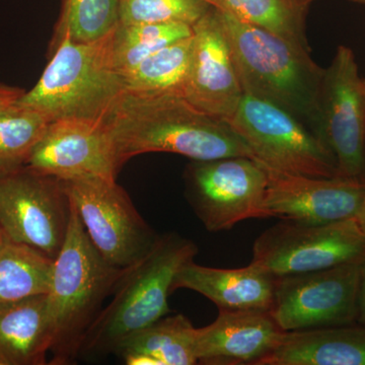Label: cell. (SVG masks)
I'll list each match as a JSON object with an SVG mask.
<instances>
[{"label": "cell", "instance_id": "6da1fadb", "mask_svg": "<svg viewBox=\"0 0 365 365\" xmlns=\"http://www.w3.org/2000/svg\"><path fill=\"white\" fill-rule=\"evenodd\" d=\"M104 123L121 168L150 153H176L197 162L253 158L230 124L197 109L180 93L123 91Z\"/></svg>", "mask_w": 365, "mask_h": 365}, {"label": "cell", "instance_id": "7a4b0ae2", "mask_svg": "<svg viewBox=\"0 0 365 365\" xmlns=\"http://www.w3.org/2000/svg\"><path fill=\"white\" fill-rule=\"evenodd\" d=\"M244 95L278 106L318 138L319 97L325 68L311 51L220 11ZM319 139V138H318Z\"/></svg>", "mask_w": 365, "mask_h": 365}, {"label": "cell", "instance_id": "3957f363", "mask_svg": "<svg viewBox=\"0 0 365 365\" xmlns=\"http://www.w3.org/2000/svg\"><path fill=\"white\" fill-rule=\"evenodd\" d=\"M125 271L98 253L71 203L66 241L53 261L46 294L54 333L49 364H71L78 359L86 334Z\"/></svg>", "mask_w": 365, "mask_h": 365}, {"label": "cell", "instance_id": "277c9868", "mask_svg": "<svg viewBox=\"0 0 365 365\" xmlns=\"http://www.w3.org/2000/svg\"><path fill=\"white\" fill-rule=\"evenodd\" d=\"M197 254L198 247L187 237L177 232L160 235L155 248L126 269L113 292L112 302L86 334L78 357L115 354L127 338L172 313L168 299L174 281Z\"/></svg>", "mask_w": 365, "mask_h": 365}, {"label": "cell", "instance_id": "5b68a950", "mask_svg": "<svg viewBox=\"0 0 365 365\" xmlns=\"http://www.w3.org/2000/svg\"><path fill=\"white\" fill-rule=\"evenodd\" d=\"M56 43L39 81L16 103L37 110L51 122H104L124 91L110 60V33L91 42H78L63 34L57 36Z\"/></svg>", "mask_w": 365, "mask_h": 365}, {"label": "cell", "instance_id": "8992f818", "mask_svg": "<svg viewBox=\"0 0 365 365\" xmlns=\"http://www.w3.org/2000/svg\"><path fill=\"white\" fill-rule=\"evenodd\" d=\"M227 123L264 167L314 178H336L335 158L297 118L278 106L242 96Z\"/></svg>", "mask_w": 365, "mask_h": 365}, {"label": "cell", "instance_id": "52a82bcc", "mask_svg": "<svg viewBox=\"0 0 365 365\" xmlns=\"http://www.w3.org/2000/svg\"><path fill=\"white\" fill-rule=\"evenodd\" d=\"M88 239L110 265L130 268L155 248L160 235L143 220L116 181H62Z\"/></svg>", "mask_w": 365, "mask_h": 365}, {"label": "cell", "instance_id": "ba28073f", "mask_svg": "<svg viewBox=\"0 0 365 365\" xmlns=\"http://www.w3.org/2000/svg\"><path fill=\"white\" fill-rule=\"evenodd\" d=\"M364 259L365 232L352 217L326 225L281 220L257 237L252 262L281 277Z\"/></svg>", "mask_w": 365, "mask_h": 365}, {"label": "cell", "instance_id": "9c48e42d", "mask_svg": "<svg viewBox=\"0 0 365 365\" xmlns=\"http://www.w3.org/2000/svg\"><path fill=\"white\" fill-rule=\"evenodd\" d=\"M71 215L61 180L28 167L0 175V228L9 241L54 260L66 241Z\"/></svg>", "mask_w": 365, "mask_h": 365}, {"label": "cell", "instance_id": "30bf717a", "mask_svg": "<svg viewBox=\"0 0 365 365\" xmlns=\"http://www.w3.org/2000/svg\"><path fill=\"white\" fill-rule=\"evenodd\" d=\"M267 173L246 157L197 162L186 174V198L206 230H232L251 218H268L264 207Z\"/></svg>", "mask_w": 365, "mask_h": 365}, {"label": "cell", "instance_id": "8fae6325", "mask_svg": "<svg viewBox=\"0 0 365 365\" xmlns=\"http://www.w3.org/2000/svg\"><path fill=\"white\" fill-rule=\"evenodd\" d=\"M364 262L276 277L271 314L287 332L357 324V294Z\"/></svg>", "mask_w": 365, "mask_h": 365}, {"label": "cell", "instance_id": "7c38bea8", "mask_svg": "<svg viewBox=\"0 0 365 365\" xmlns=\"http://www.w3.org/2000/svg\"><path fill=\"white\" fill-rule=\"evenodd\" d=\"M318 138L341 178L365 179V93L354 53L339 46L325 68L319 97Z\"/></svg>", "mask_w": 365, "mask_h": 365}, {"label": "cell", "instance_id": "4fadbf2b", "mask_svg": "<svg viewBox=\"0 0 365 365\" xmlns=\"http://www.w3.org/2000/svg\"><path fill=\"white\" fill-rule=\"evenodd\" d=\"M25 167L67 181H116L120 167L111 134L104 122L85 119L52 121Z\"/></svg>", "mask_w": 365, "mask_h": 365}, {"label": "cell", "instance_id": "5bb4252c", "mask_svg": "<svg viewBox=\"0 0 365 365\" xmlns=\"http://www.w3.org/2000/svg\"><path fill=\"white\" fill-rule=\"evenodd\" d=\"M193 49L182 97L227 122L234 117L242 91L220 9L211 6L193 26Z\"/></svg>", "mask_w": 365, "mask_h": 365}, {"label": "cell", "instance_id": "9a60e30c", "mask_svg": "<svg viewBox=\"0 0 365 365\" xmlns=\"http://www.w3.org/2000/svg\"><path fill=\"white\" fill-rule=\"evenodd\" d=\"M264 168L267 173L264 199L267 217L326 225L359 215L364 182L341 177L302 176Z\"/></svg>", "mask_w": 365, "mask_h": 365}, {"label": "cell", "instance_id": "2e32d148", "mask_svg": "<svg viewBox=\"0 0 365 365\" xmlns=\"http://www.w3.org/2000/svg\"><path fill=\"white\" fill-rule=\"evenodd\" d=\"M218 311L213 323L196 329L198 364L259 365L279 346L287 333L270 311Z\"/></svg>", "mask_w": 365, "mask_h": 365}, {"label": "cell", "instance_id": "e0dca14e", "mask_svg": "<svg viewBox=\"0 0 365 365\" xmlns=\"http://www.w3.org/2000/svg\"><path fill=\"white\" fill-rule=\"evenodd\" d=\"M276 277L267 269L251 262L244 268L205 267L191 261L182 267L173 292L185 288L211 300L218 309L270 311Z\"/></svg>", "mask_w": 365, "mask_h": 365}, {"label": "cell", "instance_id": "ac0fdd59", "mask_svg": "<svg viewBox=\"0 0 365 365\" xmlns=\"http://www.w3.org/2000/svg\"><path fill=\"white\" fill-rule=\"evenodd\" d=\"M259 365H365V327L289 331Z\"/></svg>", "mask_w": 365, "mask_h": 365}, {"label": "cell", "instance_id": "d6986e66", "mask_svg": "<svg viewBox=\"0 0 365 365\" xmlns=\"http://www.w3.org/2000/svg\"><path fill=\"white\" fill-rule=\"evenodd\" d=\"M47 295L0 304V365H44L53 343Z\"/></svg>", "mask_w": 365, "mask_h": 365}, {"label": "cell", "instance_id": "ffe728a7", "mask_svg": "<svg viewBox=\"0 0 365 365\" xmlns=\"http://www.w3.org/2000/svg\"><path fill=\"white\" fill-rule=\"evenodd\" d=\"M196 329L184 314H168L124 340L115 355L128 365L198 364Z\"/></svg>", "mask_w": 365, "mask_h": 365}, {"label": "cell", "instance_id": "44dd1931", "mask_svg": "<svg viewBox=\"0 0 365 365\" xmlns=\"http://www.w3.org/2000/svg\"><path fill=\"white\" fill-rule=\"evenodd\" d=\"M193 35L153 53L129 71L121 72L124 91L175 93L182 96L188 76Z\"/></svg>", "mask_w": 365, "mask_h": 365}, {"label": "cell", "instance_id": "7402d4cb", "mask_svg": "<svg viewBox=\"0 0 365 365\" xmlns=\"http://www.w3.org/2000/svg\"><path fill=\"white\" fill-rule=\"evenodd\" d=\"M53 261L38 250L6 239L0 248V304L47 294Z\"/></svg>", "mask_w": 365, "mask_h": 365}, {"label": "cell", "instance_id": "603a6c76", "mask_svg": "<svg viewBox=\"0 0 365 365\" xmlns=\"http://www.w3.org/2000/svg\"><path fill=\"white\" fill-rule=\"evenodd\" d=\"M193 35L191 25L180 21L119 25L110 33V60L118 73L129 71L146 57Z\"/></svg>", "mask_w": 365, "mask_h": 365}, {"label": "cell", "instance_id": "cb8c5ba5", "mask_svg": "<svg viewBox=\"0 0 365 365\" xmlns=\"http://www.w3.org/2000/svg\"><path fill=\"white\" fill-rule=\"evenodd\" d=\"M50 123L42 113L16 102L0 108V175L25 167Z\"/></svg>", "mask_w": 365, "mask_h": 365}, {"label": "cell", "instance_id": "d4e9b609", "mask_svg": "<svg viewBox=\"0 0 365 365\" xmlns=\"http://www.w3.org/2000/svg\"><path fill=\"white\" fill-rule=\"evenodd\" d=\"M240 20L260 26L311 51L306 33L307 11L294 0H222Z\"/></svg>", "mask_w": 365, "mask_h": 365}, {"label": "cell", "instance_id": "484cf974", "mask_svg": "<svg viewBox=\"0 0 365 365\" xmlns=\"http://www.w3.org/2000/svg\"><path fill=\"white\" fill-rule=\"evenodd\" d=\"M118 24V0H63L57 36L78 42L102 39Z\"/></svg>", "mask_w": 365, "mask_h": 365}, {"label": "cell", "instance_id": "4316f807", "mask_svg": "<svg viewBox=\"0 0 365 365\" xmlns=\"http://www.w3.org/2000/svg\"><path fill=\"white\" fill-rule=\"evenodd\" d=\"M210 7L202 0H118V24L180 21L193 26Z\"/></svg>", "mask_w": 365, "mask_h": 365}, {"label": "cell", "instance_id": "83f0119b", "mask_svg": "<svg viewBox=\"0 0 365 365\" xmlns=\"http://www.w3.org/2000/svg\"><path fill=\"white\" fill-rule=\"evenodd\" d=\"M356 323L365 327V262L362 266L359 278Z\"/></svg>", "mask_w": 365, "mask_h": 365}, {"label": "cell", "instance_id": "f1b7e54d", "mask_svg": "<svg viewBox=\"0 0 365 365\" xmlns=\"http://www.w3.org/2000/svg\"><path fill=\"white\" fill-rule=\"evenodd\" d=\"M24 93L25 90H21L20 88L0 83V108L14 104Z\"/></svg>", "mask_w": 365, "mask_h": 365}, {"label": "cell", "instance_id": "f546056e", "mask_svg": "<svg viewBox=\"0 0 365 365\" xmlns=\"http://www.w3.org/2000/svg\"><path fill=\"white\" fill-rule=\"evenodd\" d=\"M364 186H365V179H364ZM357 220H359L360 227H361L362 230L365 232V190H364V200H362L361 207H360V210L359 215L356 216Z\"/></svg>", "mask_w": 365, "mask_h": 365}, {"label": "cell", "instance_id": "4dcf8cb0", "mask_svg": "<svg viewBox=\"0 0 365 365\" xmlns=\"http://www.w3.org/2000/svg\"><path fill=\"white\" fill-rule=\"evenodd\" d=\"M294 1L300 9H304V11H306L307 13L309 7H311L312 4H313L314 1H317V0H294Z\"/></svg>", "mask_w": 365, "mask_h": 365}, {"label": "cell", "instance_id": "1f68e13d", "mask_svg": "<svg viewBox=\"0 0 365 365\" xmlns=\"http://www.w3.org/2000/svg\"><path fill=\"white\" fill-rule=\"evenodd\" d=\"M202 1L208 4L209 6L215 7V9H220V11H227L222 0H202Z\"/></svg>", "mask_w": 365, "mask_h": 365}, {"label": "cell", "instance_id": "d6a6232c", "mask_svg": "<svg viewBox=\"0 0 365 365\" xmlns=\"http://www.w3.org/2000/svg\"><path fill=\"white\" fill-rule=\"evenodd\" d=\"M6 240V235H4V232H2L1 228H0V248H1L2 245L4 244Z\"/></svg>", "mask_w": 365, "mask_h": 365}, {"label": "cell", "instance_id": "836d02e7", "mask_svg": "<svg viewBox=\"0 0 365 365\" xmlns=\"http://www.w3.org/2000/svg\"><path fill=\"white\" fill-rule=\"evenodd\" d=\"M352 2H356V4H365V0H350Z\"/></svg>", "mask_w": 365, "mask_h": 365}, {"label": "cell", "instance_id": "e575fe53", "mask_svg": "<svg viewBox=\"0 0 365 365\" xmlns=\"http://www.w3.org/2000/svg\"><path fill=\"white\" fill-rule=\"evenodd\" d=\"M362 86H364V90L365 93V79H362Z\"/></svg>", "mask_w": 365, "mask_h": 365}]
</instances>
